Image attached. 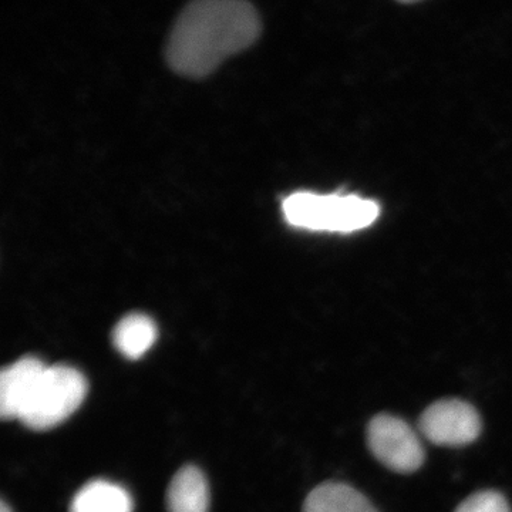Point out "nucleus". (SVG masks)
<instances>
[{
	"mask_svg": "<svg viewBox=\"0 0 512 512\" xmlns=\"http://www.w3.org/2000/svg\"><path fill=\"white\" fill-rule=\"evenodd\" d=\"M456 512H511V508L497 491H481L458 505Z\"/></svg>",
	"mask_w": 512,
	"mask_h": 512,
	"instance_id": "obj_11",
	"label": "nucleus"
},
{
	"mask_svg": "<svg viewBox=\"0 0 512 512\" xmlns=\"http://www.w3.org/2000/svg\"><path fill=\"white\" fill-rule=\"evenodd\" d=\"M133 500L120 485L96 480L84 485L73 498L70 512H131Z\"/></svg>",
	"mask_w": 512,
	"mask_h": 512,
	"instance_id": "obj_10",
	"label": "nucleus"
},
{
	"mask_svg": "<svg viewBox=\"0 0 512 512\" xmlns=\"http://www.w3.org/2000/svg\"><path fill=\"white\" fill-rule=\"evenodd\" d=\"M282 211L286 222L295 228L352 234L375 224L380 207L357 195L298 191L285 198Z\"/></svg>",
	"mask_w": 512,
	"mask_h": 512,
	"instance_id": "obj_2",
	"label": "nucleus"
},
{
	"mask_svg": "<svg viewBox=\"0 0 512 512\" xmlns=\"http://www.w3.org/2000/svg\"><path fill=\"white\" fill-rule=\"evenodd\" d=\"M419 429L437 446H466L480 436V414L471 404L461 400H440L421 414Z\"/></svg>",
	"mask_w": 512,
	"mask_h": 512,
	"instance_id": "obj_5",
	"label": "nucleus"
},
{
	"mask_svg": "<svg viewBox=\"0 0 512 512\" xmlns=\"http://www.w3.org/2000/svg\"><path fill=\"white\" fill-rule=\"evenodd\" d=\"M258 10L244 0H198L175 20L165 59L175 73L201 79L261 35Z\"/></svg>",
	"mask_w": 512,
	"mask_h": 512,
	"instance_id": "obj_1",
	"label": "nucleus"
},
{
	"mask_svg": "<svg viewBox=\"0 0 512 512\" xmlns=\"http://www.w3.org/2000/svg\"><path fill=\"white\" fill-rule=\"evenodd\" d=\"M45 369L46 365L42 360L26 356L2 370L0 414L3 419L20 420Z\"/></svg>",
	"mask_w": 512,
	"mask_h": 512,
	"instance_id": "obj_6",
	"label": "nucleus"
},
{
	"mask_svg": "<svg viewBox=\"0 0 512 512\" xmlns=\"http://www.w3.org/2000/svg\"><path fill=\"white\" fill-rule=\"evenodd\" d=\"M170 512H208L210 490L197 467H184L175 474L167 494Z\"/></svg>",
	"mask_w": 512,
	"mask_h": 512,
	"instance_id": "obj_7",
	"label": "nucleus"
},
{
	"mask_svg": "<svg viewBox=\"0 0 512 512\" xmlns=\"http://www.w3.org/2000/svg\"><path fill=\"white\" fill-rule=\"evenodd\" d=\"M86 394L87 380L79 370L46 366L20 421L32 430L53 429L82 406Z\"/></svg>",
	"mask_w": 512,
	"mask_h": 512,
	"instance_id": "obj_3",
	"label": "nucleus"
},
{
	"mask_svg": "<svg viewBox=\"0 0 512 512\" xmlns=\"http://www.w3.org/2000/svg\"><path fill=\"white\" fill-rule=\"evenodd\" d=\"M367 443L373 456L396 473L419 470L424 450L412 427L397 417L380 414L367 427Z\"/></svg>",
	"mask_w": 512,
	"mask_h": 512,
	"instance_id": "obj_4",
	"label": "nucleus"
},
{
	"mask_svg": "<svg viewBox=\"0 0 512 512\" xmlns=\"http://www.w3.org/2000/svg\"><path fill=\"white\" fill-rule=\"evenodd\" d=\"M156 340V323L143 313L124 316L113 332L114 346L121 355L130 360H137L146 355Z\"/></svg>",
	"mask_w": 512,
	"mask_h": 512,
	"instance_id": "obj_9",
	"label": "nucleus"
},
{
	"mask_svg": "<svg viewBox=\"0 0 512 512\" xmlns=\"http://www.w3.org/2000/svg\"><path fill=\"white\" fill-rule=\"evenodd\" d=\"M303 512H377L365 495L350 485L325 483L306 498Z\"/></svg>",
	"mask_w": 512,
	"mask_h": 512,
	"instance_id": "obj_8",
	"label": "nucleus"
},
{
	"mask_svg": "<svg viewBox=\"0 0 512 512\" xmlns=\"http://www.w3.org/2000/svg\"><path fill=\"white\" fill-rule=\"evenodd\" d=\"M0 512H13V510L5 501H2V504H0Z\"/></svg>",
	"mask_w": 512,
	"mask_h": 512,
	"instance_id": "obj_12",
	"label": "nucleus"
}]
</instances>
